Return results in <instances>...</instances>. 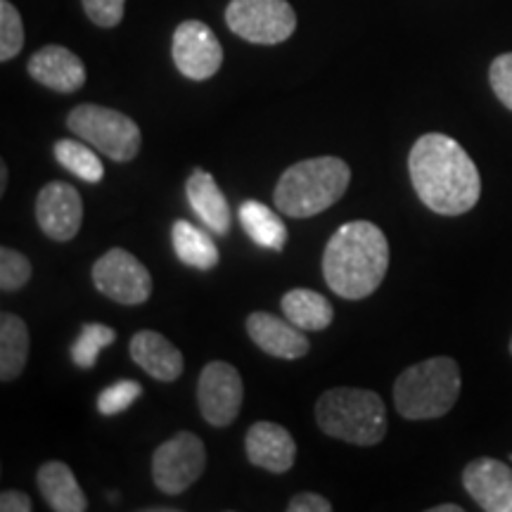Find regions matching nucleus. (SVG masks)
<instances>
[{"label":"nucleus","instance_id":"f257e3e1","mask_svg":"<svg viewBox=\"0 0 512 512\" xmlns=\"http://www.w3.org/2000/svg\"><path fill=\"white\" fill-rule=\"evenodd\" d=\"M408 174L420 202L434 214H467L482 195V178L470 155L444 133L415 140L408 155Z\"/></svg>","mask_w":512,"mask_h":512},{"label":"nucleus","instance_id":"f03ea898","mask_svg":"<svg viewBox=\"0 0 512 512\" xmlns=\"http://www.w3.org/2000/svg\"><path fill=\"white\" fill-rule=\"evenodd\" d=\"M389 268V242L370 221L339 226L323 254L325 283L342 299H366L382 285Z\"/></svg>","mask_w":512,"mask_h":512},{"label":"nucleus","instance_id":"7ed1b4c3","mask_svg":"<svg viewBox=\"0 0 512 512\" xmlns=\"http://www.w3.org/2000/svg\"><path fill=\"white\" fill-rule=\"evenodd\" d=\"M351 169L339 157H313L292 164L275 185L273 200L280 214L290 219H311L344 197Z\"/></svg>","mask_w":512,"mask_h":512},{"label":"nucleus","instance_id":"20e7f679","mask_svg":"<svg viewBox=\"0 0 512 512\" xmlns=\"http://www.w3.org/2000/svg\"><path fill=\"white\" fill-rule=\"evenodd\" d=\"M316 422L328 437L354 446H375L387 437V406L370 389L335 387L316 403Z\"/></svg>","mask_w":512,"mask_h":512},{"label":"nucleus","instance_id":"39448f33","mask_svg":"<svg viewBox=\"0 0 512 512\" xmlns=\"http://www.w3.org/2000/svg\"><path fill=\"white\" fill-rule=\"evenodd\" d=\"M463 377L453 358L434 356L396 377L394 406L406 420H434L456 406Z\"/></svg>","mask_w":512,"mask_h":512},{"label":"nucleus","instance_id":"423d86ee","mask_svg":"<svg viewBox=\"0 0 512 512\" xmlns=\"http://www.w3.org/2000/svg\"><path fill=\"white\" fill-rule=\"evenodd\" d=\"M67 128L76 138L86 140L88 145L119 164L136 159L143 143L138 124L128 114L93 105V102L74 107L67 117Z\"/></svg>","mask_w":512,"mask_h":512},{"label":"nucleus","instance_id":"0eeeda50","mask_svg":"<svg viewBox=\"0 0 512 512\" xmlns=\"http://www.w3.org/2000/svg\"><path fill=\"white\" fill-rule=\"evenodd\" d=\"M226 24L247 43L278 46L294 34L297 15L287 0H230Z\"/></svg>","mask_w":512,"mask_h":512},{"label":"nucleus","instance_id":"6e6552de","mask_svg":"<svg viewBox=\"0 0 512 512\" xmlns=\"http://www.w3.org/2000/svg\"><path fill=\"white\" fill-rule=\"evenodd\" d=\"M207 467V451L200 437L192 432H178L164 441L152 456V477L157 489L166 496H181Z\"/></svg>","mask_w":512,"mask_h":512},{"label":"nucleus","instance_id":"1a4fd4ad","mask_svg":"<svg viewBox=\"0 0 512 512\" xmlns=\"http://www.w3.org/2000/svg\"><path fill=\"white\" fill-rule=\"evenodd\" d=\"M93 283L100 294L124 306L145 304L152 294V275L138 256L126 249H110L93 264Z\"/></svg>","mask_w":512,"mask_h":512},{"label":"nucleus","instance_id":"9d476101","mask_svg":"<svg viewBox=\"0 0 512 512\" xmlns=\"http://www.w3.org/2000/svg\"><path fill=\"white\" fill-rule=\"evenodd\" d=\"M242 377L226 361H211L202 368L197 380V403L202 418L211 427H228L238 420L242 408Z\"/></svg>","mask_w":512,"mask_h":512},{"label":"nucleus","instance_id":"9b49d317","mask_svg":"<svg viewBox=\"0 0 512 512\" xmlns=\"http://www.w3.org/2000/svg\"><path fill=\"white\" fill-rule=\"evenodd\" d=\"M171 53H174L178 72L190 81L211 79L223 64L219 38L200 19H188V22L178 24Z\"/></svg>","mask_w":512,"mask_h":512},{"label":"nucleus","instance_id":"f8f14e48","mask_svg":"<svg viewBox=\"0 0 512 512\" xmlns=\"http://www.w3.org/2000/svg\"><path fill=\"white\" fill-rule=\"evenodd\" d=\"M36 221L55 242L76 238L83 221V200L72 183L50 181L36 197Z\"/></svg>","mask_w":512,"mask_h":512},{"label":"nucleus","instance_id":"ddd939ff","mask_svg":"<svg viewBox=\"0 0 512 512\" xmlns=\"http://www.w3.org/2000/svg\"><path fill=\"white\" fill-rule=\"evenodd\" d=\"M463 486L482 510L508 512L512 503V470L503 460H472L463 470Z\"/></svg>","mask_w":512,"mask_h":512},{"label":"nucleus","instance_id":"4468645a","mask_svg":"<svg viewBox=\"0 0 512 512\" xmlns=\"http://www.w3.org/2000/svg\"><path fill=\"white\" fill-rule=\"evenodd\" d=\"M247 335L268 356L287 358V361L304 358L311 349L309 339H306V335L297 325L290 323L287 318H278L266 311L249 313Z\"/></svg>","mask_w":512,"mask_h":512},{"label":"nucleus","instance_id":"2eb2a0df","mask_svg":"<svg viewBox=\"0 0 512 512\" xmlns=\"http://www.w3.org/2000/svg\"><path fill=\"white\" fill-rule=\"evenodd\" d=\"M29 76L57 93H76L86 83V64L64 46L36 50L27 64Z\"/></svg>","mask_w":512,"mask_h":512},{"label":"nucleus","instance_id":"dca6fc26","mask_svg":"<svg viewBox=\"0 0 512 512\" xmlns=\"http://www.w3.org/2000/svg\"><path fill=\"white\" fill-rule=\"evenodd\" d=\"M245 448L249 463L275 475L290 470L297 458V444L292 434L278 422H254L245 437Z\"/></svg>","mask_w":512,"mask_h":512},{"label":"nucleus","instance_id":"f3484780","mask_svg":"<svg viewBox=\"0 0 512 512\" xmlns=\"http://www.w3.org/2000/svg\"><path fill=\"white\" fill-rule=\"evenodd\" d=\"M131 358L145 370L147 375L155 377L159 382H174L181 377L185 361L181 349L166 339L162 332L155 330H140L133 335L128 344Z\"/></svg>","mask_w":512,"mask_h":512},{"label":"nucleus","instance_id":"a211bd4d","mask_svg":"<svg viewBox=\"0 0 512 512\" xmlns=\"http://www.w3.org/2000/svg\"><path fill=\"white\" fill-rule=\"evenodd\" d=\"M185 195L192 211L200 216L204 226L216 235H228L230 223H233V211L223 195L219 183L214 181V176L207 174L204 169H195L185 183Z\"/></svg>","mask_w":512,"mask_h":512},{"label":"nucleus","instance_id":"6ab92c4d","mask_svg":"<svg viewBox=\"0 0 512 512\" xmlns=\"http://www.w3.org/2000/svg\"><path fill=\"white\" fill-rule=\"evenodd\" d=\"M38 489H41L46 503L55 512H86L88 501L86 494L81 491L79 482H76L74 472L60 460H50V463L41 465L36 475Z\"/></svg>","mask_w":512,"mask_h":512},{"label":"nucleus","instance_id":"aec40b11","mask_svg":"<svg viewBox=\"0 0 512 512\" xmlns=\"http://www.w3.org/2000/svg\"><path fill=\"white\" fill-rule=\"evenodd\" d=\"M280 309L290 323L304 332H320L330 328L332 320H335V309H332L328 297L313 290H304V287L287 292L280 299Z\"/></svg>","mask_w":512,"mask_h":512},{"label":"nucleus","instance_id":"412c9836","mask_svg":"<svg viewBox=\"0 0 512 512\" xmlns=\"http://www.w3.org/2000/svg\"><path fill=\"white\" fill-rule=\"evenodd\" d=\"M29 328L15 313L0 316V380H17L29 358Z\"/></svg>","mask_w":512,"mask_h":512},{"label":"nucleus","instance_id":"4be33fe9","mask_svg":"<svg viewBox=\"0 0 512 512\" xmlns=\"http://www.w3.org/2000/svg\"><path fill=\"white\" fill-rule=\"evenodd\" d=\"M171 240H174L176 256L185 266L197 268V271H211L219 266V247L195 223L178 219L171 230Z\"/></svg>","mask_w":512,"mask_h":512},{"label":"nucleus","instance_id":"5701e85b","mask_svg":"<svg viewBox=\"0 0 512 512\" xmlns=\"http://www.w3.org/2000/svg\"><path fill=\"white\" fill-rule=\"evenodd\" d=\"M238 216L245 233L256 245L271 249V252H283L287 242V226L271 207L256 200H247L240 204Z\"/></svg>","mask_w":512,"mask_h":512},{"label":"nucleus","instance_id":"b1692460","mask_svg":"<svg viewBox=\"0 0 512 512\" xmlns=\"http://www.w3.org/2000/svg\"><path fill=\"white\" fill-rule=\"evenodd\" d=\"M53 155L60 166L86 183H100L105 176V166L100 157L95 155V147L88 145L86 140H57L53 147Z\"/></svg>","mask_w":512,"mask_h":512},{"label":"nucleus","instance_id":"393cba45","mask_svg":"<svg viewBox=\"0 0 512 512\" xmlns=\"http://www.w3.org/2000/svg\"><path fill=\"white\" fill-rule=\"evenodd\" d=\"M117 339V332L110 325L86 323L81 328V335L72 344V361L83 370H91L98 363L102 349H107Z\"/></svg>","mask_w":512,"mask_h":512},{"label":"nucleus","instance_id":"a878e982","mask_svg":"<svg viewBox=\"0 0 512 512\" xmlns=\"http://www.w3.org/2000/svg\"><path fill=\"white\" fill-rule=\"evenodd\" d=\"M24 48V24L10 0H0V60L10 62Z\"/></svg>","mask_w":512,"mask_h":512},{"label":"nucleus","instance_id":"bb28decb","mask_svg":"<svg viewBox=\"0 0 512 512\" xmlns=\"http://www.w3.org/2000/svg\"><path fill=\"white\" fill-rule=\"evenodd\" d=\"M31 261L17 249H0V290L17 292L29 283Z\"/></svg>","mask_w":512,"mask_h":512},{"label":"nucleus","instance_id":"cd10ccee","mask_svg":"<svg viewBox=\"0 0 512 512\" xmlns=\"http://www.w3.org/2000/svg\"><path fill=\"white\" fill-rule=\"evenodd\" d=\"M143 396V387L136 380H121L102 389L98 396V411L102 415H119L128 411V408Z\"/></svg>","mask_w":512,"mask_h":512},{"label":"nucleus","instance_id":"c85d7f7f","mask_svg":"<svg viewBox=\"0 0 512 512\" xmlns=\"http://www.w3.org/2000/svg\"><path fill=\"white\" fill-rule=\"evenodd\" d=\"M88 19L102 29H112L124 19L126 0H81Z\"/></svg>","mask_w":512,"mask_h":512},{"label":"nucleus","instance_id":"c756f323","mask_svg":"<svg viewBox=\"0 0 512 512\" xmlns=\"http://www.w3.org/2000/svg\"><path fill=\"white\" fill-rule=\"evenodd\" d=\"M489 81L496 98L512 112V53L498 55L496 60L491 62Z\"/></svg>","mask_w":512,"mask_h":512},{"label":"nucleus","instance_id":"7c9ffc66","mask_svg":"<svg viewBox=\"0 0 512 512\" xmlns=\"http://www.w3.org/2000/svg\"><path fill=\"white\" fill-rule=\"evenodd\" d=\"M290 512H330L332 503L318 494H297L287 505Z\"/></svg>","mask_w":512,"mask_h":512},{"label":"nucleus","instance_id":"2f4dec72","mask_svg":"<svg viewBox=\"0 0 512 512\" xmlns=\"http://www.w3.org/2000/svg\"><path fill=\"white\" fill-rule=\"evenodd\" d=\"M0 510L3 512H31L34 510V503H31V498L24 494V491L5 489L3 494H0Z\"/></svg>","mask_w":512,"mask_h":512},{"label":"nucleus","instance_id":"473e14b6","mask_svg":"<svg viewBox=\"0 0 512 512\" xmlns=\"http://www.w3.org/2000/svg\"><path fill=\"white\" fill-rule=\"evenodd\" d=\"M432 512H463V508H460V505L446 503V505H437V508H432Z\"/></svg>","mask_w":512,"mask_h":512},{"label":"nucleus","instance_id":"72a5a7b5","mask_svg":"<svg viewBox=\"0 0 512 512\" xmlns=\"http://www.w3.org/2000/svg\"><path fill=\"white\" fill-rule=\"evenodd\" d=\"M5 185H8V166L0 164V192H5Z\"/></svg>","mask_w":512,"mask_h":512},{"label":"nucleus","instance_id":"f704fd0d","mask_svg":"<svg viewBox=\"0 0 512 512\" xmlns=\"http://www.w3.org/2000/svg\"><path fill=\"white\" fill-rule=\"evenodd\" d=\"M510 354H512V339H510Z\"/></svg>","mask_w":512,"mask_h":512},{"label":"nucleus","instance_id":"c9c22d12","mask_svg":"<svg viewBox=\"0 0 512 512\" xmlns=\"http://www.w3.org/2000/svg\"><path fill=\"white\" fill-rule=\"evenodd\" d=\"M508 512H512V503H510V508H508Z\"/></svg>","mask_w":512,"mask_h":512}]
</instances>
